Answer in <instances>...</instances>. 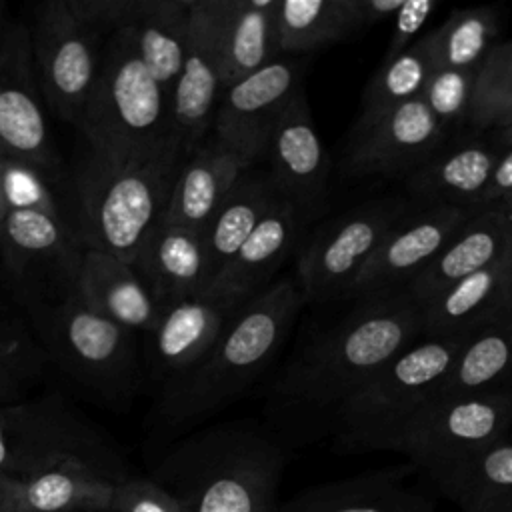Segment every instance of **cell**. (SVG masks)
I'll return each instance as SVG.
<instances>
[{
    "label": "cell",
    "instance_id": "cell-1",
    "mask_svg": "<svg viewBox=\"0 0 512 512\" xmlns=\"http://www.w3.org/2000/svg\"><path fill=\"white\" fill-rule=\"evenodd\" d=\"M420 338V304L406 290L360 300L342 322L294 356L272 382L266 414L274 434L306 442L332 432L340 406Z\"/></svg>",
    "mask_w": 512,
    "mask_h": 512
},
{
    "label": "cell",
    "instance_id": "cell-2",
    "mask_svg": "<svg viewBox=\"0 0 512 512\" xmlns=\"http://www.w3.org/2000/svg\"><path fill=\"white\" fill-rule=\"evenodd\" d=\"M302 304L294 278H282L250 298L196 364L162 380L154 422L164 430H184L248 392L280 352Z\"/></svg>",
    "mask_w": 512,
    "mask_h": 512
},
{
    "label": "cell",
    "instance_id": "cell-3",
    "mask_svg": "<svg viewBox=\"0 0 512 512\" xmlns=\"http://www.w3.org/2000/svg\"><path fill=\"white\" fill-rule=\"evenodd\" d=\"M286 446L254 422H224L172 446L152 480L184 512H276Z\"/></svg>",
    "mask_w": 512,
    "mask_h": 512
},
{
    "label": "cell",
    "instance_id": "cell-4",
    "mask_svg": "<svg viewBox=\"0 0 512 512\" xmlns=\"http://www.w3.org/2000/svg\"><path fill=\"white\" fill-rule=\"evenodd\" d=\"M184 158L180 146L140 160H108L92 152L78 176L76 234L84 248L130 264L162 224Z\"/></svg>",
    "mask_w": 512,
    "mask_h": 512
},
{
    "label": "cell",
    "instance_id": "cell-5",
    "mask_svg": "<svg viewBox=\"0 0 512 512\" xmlns=\"http://www.w3.org/2000/svg\"><path fill=\"white\" fill-rule=\"evenodd\" d=\"M76 126L92 152L108 160H140L178 146L170 98L144 66L128 28L102 44L100 66Z\"/></svg>",
    "mask_w": 512,
    "mask_h": 512
},
{
    "label": "cell",
    "instance_id": "cell-6",
    "mask_svg": "<svg viewBox=\"0 0 512 512\" xmlns=\"http://www.w3.org/2000/svg\"><path fill=\"white\" fill-rule=\"evenodd\" d=\"M470 338H420L384 364L338 410L332 432L342 450H394L430 402Z\"/></svg>",
    "mask_w": 512,
    "mask_h": 512
},
{
    "label": "cell",
    "instance_id": "cell-7",
    "mask_svg": "<svg viewBox=\"0 0 512 512\" xmlns=\"http://www.w3.org/2000/svg\"><path fill=\"white\" fill-rule=\"evenodd\" d=\"M28 312L48 362L110 404L132 398L138 378L132 330L94 312L78 296Z\"/></svg>",
    "mask_w": 512,
    "mask_h": 512
},
{
    "label": "cell",
    "instance_id": "cell-8",
    "mask_svg": "<svg viewBox=\"0 0 512 512\" xmlns=\"http://www.w3.org/2000/svg\"><path fill=\"white\" fill-rule=\"evenodd\" d=\"M66 460H84L118 480L130 476L110 440L62 394L0 404V474L24 480Z\"/></svg>",
    "mask_w": 512,
    "mask_h": 512
},
{
    "label": "cell",
    "instance_id": "cell-9",
    "mask_svg": "<svg viewBox=\"0 0 512 512\" xmlns=\"http://www.w3.org/2000/svg\"><path fill=\"white\" fill-rule=\"evenodd\" d=\"M510 430L512 394L428 402L404 430L396 452L446 494L482 452L508 440Z\"/></svg>",
    "mask_w": 512,
    "mask_h": 512
},
{
    "label": "cell",
    "instance_id": "cell-10",
    "mask_svg": "<svg viewBox=\"0 0 512 512\" xmlns=\"http://www.w3.org/2000/svg\"><path fill=\"white\" fill-rule=\"evenodd\" d=\"M84 244L64 216L10 210L0 228L2 266L28 310L76 296Z\"/></svg>",
    "mask_w": 512,
    "mask_h": 512
},
{
    "label": "cell",
    "instance_id": "cell-11",
    "mask_svg": "<svg viewBox=\"0 0 512 512\" xmlns=\"http://www.w3.org/2000/svg\"><path fill=\"white\" fill-rule=\"evenodd\" d=\"M412 208L404 198H382L322 226L298 254L294 282L302 300L348 298L380 242Z\"/></svg>",
    "mask_w": 512,
    "mask_h": 512
},
{
    "label": "cell",
    "instance_id": "cell-12",
    "mask_svg": "<svg viewBox=\"0 0 512 512\" xmlns=\"http://www.w3.org/2000/svg\"><path fill=\"white\" fill-rule=\"evenodd\" d=\"M28 34L46 102L76 124L98 74L100 38L72 16L66 0L38 4Z\"/></svg>",
    "mask_w": 512,
    "mask_h": 512
},
{
    "label": "cell",
    "instance_id": "cell-13",
    "mask_svg": "<svg viewBox=\"0 0 512 512\" xmlns=\"http://www.w3.org/2000/svg\"><path fill=\"white\" fill-rule=\"evenodd\" d=\"M298 88H302V64L290 56L276 58L222 92L210 136L234 152L246 168L260 166L274 126Z\"/></svg>",
    "mask_w": 512,
    "mask_h": 512
},
{
    "label": "cell",
    "instance_id": "cell-14",
    "mask_svg": "<svg viewBox=\"0 0 512 512\" xmlns=\"http://www.w3.org/2000/svg\"><path fill=\"white\" fill-rule=\"evenodd\" d=\"M472 212L448 204L414 206L380 242L354 282L348 300L360 302L406 290Z\"/></svg>",
    "mask_w": 512,
    "mask_h": 512
},
{
    "label": "cell",
    "instance_id": "cell-15",
    "mask_svg": "<svg viewBox=\"0 0 512 512\" xmlns=\"http://www.w3.org/2000/svg\"><path fill=\"white\" fill-rule=\"evenodd\" d=\"M218 0H192L188 44L170 96L172 136L184 156L204 144L224 92Z\"/></svg>",
    "mask_w": 512,
    "mask_h": 512
},
{
    "label": "cell",
    "instance_id": "cell-16",
    "mask_svg": "<svg viewBox=\"0 0 512 512\" xmlns=\"http://www.w3.org/2000/svg\"><path fill=\"white\" fill-rule=\"evenodd\" d=\"M0 156L42 172L54 166L50 130L34 86L30 34L20 24L8 26L0 40Z\"/></svg>",
    "mask_w": 512,
    "mask_h": 512
},
{
    "label": "cell",
    "instance_id": "cell-17",
    "mask_svg": "<svg viewBox=\"0 0 512 512\" xmlns=\"http://www.w3.org/2000/svg\"><path fill=\"white\" fill-rule=\"evenodd\" d=\"M266 162L280 198L310 222L328 194L330 158L316 132L304 88H298L276 122Z\"/></svg>",
    "mask_w": 512,
    "mask_h": 512
},
{
    "label": "cell",
    "instance_id": "cell-18",
    "mask_svg": "<svg viewBox=\"0 0 512 512\" xmlns=\"http://www.w3.org/2000/svg\"><path fill=\"white\" fill-rule=\"evenodd\" d=\"M444 134L446 126L426 102L410 100L354 136L346 170L358 178L410 174L440 152Z\"/></svg>",
    "mask_w": 512,
    "mask_h": 512
},
{
    "label": "cell",
    "instance_id": "cell-19",
    "mask_svg": "<svg viewBox=\"0 0 512 512\" xmlns=\"http://www.w3.org/2000/svg\"><path fill=\"white\" fill-rule=\"evenodd\" d=\"M424 338H474L512 320V254L420 304Z\"/></svg>",
    "mask_w": 512,
    "mask_h": 512
},
{
    "label": "cell",
    "instance_id": "cell-20",
    "mask_svg": "<svg viewBox=\"0 0 512 512\" xmlns=\"http://www.w3.org/2000/svg\"><path fill=\"white\" fill-rule=\"evenodd\" d=\"M512 254V202L488 204L452 234L434 262L406 288L424 304L446 286Z\"/></svg>",
    "mask_w": 512,
    "mask_h": 512
},
{
    "label": "cell",
    "instance_id": "cell-21",
    "mask_svg": "<svg viewBox=\"0 0 512 512\" xmlns=\"http://www.w3.org/2000/svg\"><path fill=\"white\" fill-rule=\"evenodd\" d=\"M306 222L288 200L278 198L204 294L234 308L244 306L270 286V278L296 246Z\"/></svg>",
    "mask_w": 512,
    "mask_h": 512
},
{
    "label": "cell",
    "instance_id": "cell-22",
    "mask_svg": "<svg viewBox=\"0 0 512 512\" xmlns=\"http://www.w3.org/2000/svg\"><path fill=\"white\" fill-rule=\"evenodd\" d=\"M416 468L394 464L306 488L276 512H428L432 502L406 486Z\"/></svg>",
    "mask_w": 512,
    "mask_h": 512
},
{
    "label": "cell",
    "instance_id": "cell-23",
    "mask_svg": "<svg viewBox=\"0 0 512 512\" xmlns=\"http://www.w3.org/2000/svg\"><path fill=\"white\" fill-rule=\"evenodd\" d=\"M130 266L160 312L208 288L202 234L186 228L162 222Z\"/></svg>",
    "mask_w": 512,
    "mask_h": 512
},
{
    "label": "cell",
    "instance_id": "cell-24",
    "mask_svg": "<svg viewBox=\"0 0 512 512\" xmlns=\"http://www.w3.org/2000/svg\"><path fill=\"white\" fill-rule=\"evenodd\" d=\"M236 310L208 294L164 308L148 332L158 378L166 380L196 364L218 340Z\"/></svg>",
    "mask_w": 512,
    "mask_h": 512
},
{
    "label": "cell",
    "instance_id": "cell-25",
    "mask_svg": "<svg viewBox=\"0 0 512 512\" xmlns=\"http://www.w3.org/2000/svg\"><path fill=\"white\" fill-rule=\"evenodd\" d=\"M246 170L240 158L208 136L184 158L172 186L164 224L204 234L218 206Z\"/></svg>",
    "mask_w": 512,
    "mask_h": 512
},
{
    "label": "cell",
    "instance_id": "cell-26",
    "mask_svg": "<svg viewBox=\"0 0 512 512\" xmlns=\"http://www.w3.org/2000/svg\"><path fill=\"white\" fill-rule=\"evenodd\" d=\"M76 296L94 312L132 332L148 334L160 316L158 306L134 268L116 256L92 248L84 250Z\"/></svg>",
    "mask_w": 512,
    "mask_h": 512
},
{
    "label": "cell",
    "instance_id": "cell-27",
    "mask_svg": "<svg viewBox=\"0 0 512 512\" xmlns=\"http://www.w3.org/2000/svg\"><path fill=\"white\" fill-rule=\"evenodd\" d=\"M278 198L280 194L266 168L252 166L238 176L202 234L208 288Z\"/></svg>",
    "mask_w": 512,
    "mask_h": 512
},
{
    "label": "cell",
    "instance_id": "cell-28",
    "mask_svg": "<svg viewBox=\"0 0 512 512\" xmlns=\"http://www.w3.org/2000/svg\"><path fill=\"white\" fill-rule=\"evenodd\" d=\"M276 4L278 0H218L224 90L282 56Z\"/></svg>",
    "mask_w": 512,
    "mask_h": 512
},
{
    "label": "cell",
    "instance_id": "cell-29",
    "mask_svg": "<svg viewBox=\"0 0 512 512\" xmlns=\"http://www.w3.org/2000/svg\"><path fill=\"white\" fill-rule=\"evenodd\" d=\"M498 154L484 142H464L438 152L408 174V192L422 206L448 204L478 210Z\"/></svg>",
    "mask_w": 512,
    "mask_h": 512
},
{
    "label": "cell",
    "instance_id": "cell-30",
    "mask_svg": "<svg viewBox=\"0 0 512 512\" xmlns=\"http://www.w3.org/2000/svg\"><path fill=\"white\" fill-rule=\"evenodd\" d=\"M116 482L84 460H66L16 480V506L18 512H112Z\"/></svg>",
    "mask_w": 512,
    "mask_h": 512
},
{
    "label": "cell",
    "instance_id": "cell-31",
    "mask_svg": "<svg viewBox=\"0 0 512 512\" xmlns=\"http://www.w3.org/2000/svg\"><path fill=\"white\" fill-rule=\"evenodd\" d=\"M192 0H136L128 30L136 50L168 98L182 70Z\"/></svg>",
    "mask_w": 512,
    "mask_h": 512
},
{
    "label": "cell",
    "instance_id": "cell-32",
    "mask_svg": "<svg viewBox=\"0 0 512 512\" xmlns=\"http://www.w3.org/2000/svg\"><path fill=\"white\" fill-rule=\"evenodd\" d=\"M476 394H512V320L470 338L430 402Z\"/></svg>",
    "mask_w": 512,
    "mask_h": 512
},
{
    "label": "cell",
    "instance_id": "cell-33",
    "mask_svg": "<svg viewBox=\"0 0 512 512\" xmlns=\"http://www.w3.org/2000/svg\"><path fill=\"white\" fill-rule=\"evenodd\" d=\"M500 14L492 6L460 8L422 38L432 68L478 72L488 52L496 46Z\"/></svg>",
    "mask_w": 512,
    "mask_h": 512
},
{
    "label": "cell",
    "instance_id": "cell-34",
    "mask_svg": "<svg viewBox=\"0 0 512 512\" xmlns=\"http://www.w3.org/2000/svg\"><path fill=\"white\" fill-rule=\"evenodd\" d=\"M432 60L424 38L412 42L404 52L390 60H382L376 74L370 78L360 104V114L354 124V136L366 132L380 118L398 106L422 98L426 82L432 74Z\"/></svg>",
    "mask_w": 512,
    "mask_h": 512
},
{
    "label": "cell",
    "instance_id": "cell-35",
    "mask_svg": "<svg viewBox=\"0 0 512 512\" xmlns=\"http://www.w3.org/2000/svg\"><path fill=\"white\" fill-rule=\"evenodd\" d=\"M358 32L350 0H278L280 54H302Z\"/></svg>",
    "mask_w": 512,
    "mask_h": 512
},
{
    "label": "cell",
    "instance_id": "cell-36",
    "mask_svg": "<svg viewBox=\"0 0 512 512\" xmlns=\"http://www.w3.org/2000/svg\"><path fill=\"white\" fill-rule=\"evenodd\" d=\"M464 512H512V442L482 452L448 488Z\"/></svg>",
    "mask_w": 512,
    "mask_h": 512
},
{
    "label": "cell",
    "instance_id": "cell-37",
    "mask_svg": "<svg viewBox=\"0 0 512 512\" xmlns=\"http://www.w3.org/2000/svg\"><path fill=\"white\" fill-rule=\"evenodd\" d=\"M34 334L20 322L0 316V404L28 398L48 368Z\"/></svg>",
    "mask_w": 512,
    "mask_h": 512
},
{
    "label": "cell",
    "instance_id": "cell-38",
    "mask_svg": "<svg viewBox=\"0 0 512 512\" xmlns=\"http://www.w3.org/2000/svg\"><path fill=\"white\" fill-rule=\"evenodd\" d=\"M512 116V40L496 44L476 72L470 124L502 128Z\"/></svg>",
    "mask_w": 512,
    "mask_h": 512
},
{
    "label": "cell",
    "instance_id": "cell-39",
    "mask_svg": "<svg viewBox=\"0 0 512 512\" xmlns=\"http://www.w3.org/2000/svg\"><path fill=\"white\" fill-rule=\"evenodd\" d=\"M474 82L476 72L434 68L422 92V100L444 126L470 120Z\"/></svg>",
    "mask_w": 512,
    "mask_h": 512
},
{
    "label": "cell",
    "instance_id": "cell-40",
    "mask_svg": "<svg viewBox=\"0 0 512 512\" xmlns=\"http://www.w3.org/2000/svg\"><path fill=\"white\" fill-rule=\"evenodd\" d=\"M2 188L8 210H32L62 216L46 172L28 162L2 156Z\"/></svg>",
    "mask_w": 512,
    "mask_h": 512
},
{
    "label": "cell",
    "instance_id": "cell-41",
    "mask_svg": "<svg viewBox=\"0 0 512 512\" xmlns=\"http://www.w3.org/2000/svg\"><path fill=\"white\" fill-rule=\"evenodd\" d=\"M112 512H184L180 500L150 476H126L116 482Z\"/></svg>",
    "mask_w": 512,
    "mask_h": 512
},
{
    "label": "cell",
    "instance_id": "cell-42",
    "mask_svg": "<svg viewBox=\"0 0 512 512\" xmlns=\"http://www.w3.org/2000/svg\"><path fill=\"white\" fill-rule=\"evenodd\" d=\"M72 16L98 38L130 26L136 0H66Z\"/></svg>",
    "mask_w": 512,
    "mask_h": 512
},
{
    "label": "cell",
    "instance_id": "cell-43",
    "mask_svg": "<svg viewBox=\"0 0 512 512\" xmlns=\"http://www.w3.org/2000/svg\"><path fill=\"white\" fill-rule=\"evenodd\" d=\"M436 8H438L436 0H404V4L394 16V28H392V36H390L384 60H390L400 52H404Z\"/></svg>",
    "mask_w": 512,
    "mask_h": 512
},
{
    "label": "cell",
    "instance_id": "cell-44",
    "mask_svg": "<svg viewBox=\"0 0 512 512\" xmlns=\"http://www.w3.org/2000/svg\"><path fill=\"white\" fill-rule=\"evenodd\" d=\"M496 202H512V146H504L498 154L486 190L478 202V210Z\"/></svg>",
    "mask_w": 512,
    "mask_h": 512
},
{
    "label": "cell",
    "instance_id": "cell-45",
    "mask_svg": "<svg viewBox=\"0 0 512 512\" xmlns=\"http://www.w3.org/2000/svg\"><path fill=\"white\" fill-rule=\"evenodd\" d=\"M404 0H350L356 30H364L376 22L394 18Z\"/></svg>",
    "mask_w": 512,
    "mask_h": 512
},
{
    "label": "cell",
    "instance_id": "cell-46",
    "mask_svg": "<svg viewBox=\"0 0 512 512\" xmlns=\"http://www.w3.org/2000/svg\"><path fill=\"white\" fill-rule=\"evenodd\" d=\"M0 512H18L16 480L0 474Z\"/></svg>",
    "mask_w": 512,
    "mask_h": 512
},
{
    "label": "cell",
    "instance_id": "cell-47",
    "mask_svg": "<svg viewBox=\"0 0 512 512\" xmlns=\"http://www.w3.org/2000/svg\"><path fill=\"white\" fill-rule=\"evenodd\" d=\"M8 204H6V198H4V188H2V156H0V228L8 216Z\"/></svg>",
    "mask_w": 512,
    "mask_h": 512
},
{
    "label": "cell",
    "instance_id": "cell-48",
    "mask_svg": "<svg viewBox=\"0 0 512 512\" xmlns=\"http://www.w3.org/2000/svg\"><path fill=\"white\" fill-rule=\"evenodd\" d=\"M498 132H500V142H502L504 146H512V118H510V122H508L504 128H500Z\"/></svg>",
    "mask_w": 512,
    "mask_h": 512
},
{
    "label": "cell",
    "instance_id": "cell-49",
    "mask_svg": "<svg viewBox=\"0 0 512 512\" xmlns=\"http://www.w3.org/2000/svg\"><path fill=\"white\" fill-rule=\"evenodd\" d=\"M6 30H8V24H6V14H4V4H0V40L6 34Z\"/></svg>",
    "mask_w": 512,
    "mask_h": 512
},
{
    "label": "cell",
    "instance_id": "cell-50",
    "mask_svg": "<svg viewBox=\"0 0 512 512\" xmlns=\"http://www.w3.org/2000/svg\"><path fill=\"white\" fill-rule=\"evenodd\" d=\"M2 314H4V308H2V304H0V316H2Z\"/></svg>",
    "mask_w": 512,
    "mask_h": 512
},
{
    "label": "cell",
    "instance_id": "cell-51",
    "mask_svg": "<svg viewBox=\"0 0 512 512\" xmlns=\"http://www.w3.org/2000/svg\"><path fill=\"white\" fill-rule=\"evenodd\" d=\"M510 118H512V116H510ZM510 118H508V120H506V124H508V122H510ZM506 124H504V126H506ZM504 126H502V128H504Z\"/></svg>",
    "mask_w": 512,
    "mask_h": 512
},
{
    "label": "cell",
    "instance_id": "cell-52",
    "mask_svg": "<svg viewBox=\"0 0 512 512\" xmlns=\"http://www.w3.org/2000/svg\"><path fill=\"white\" fill-rule=\"evenodd\" d=\"M428 512H432V510H428Z\"/></svg>",
    "mask_w": 512,
    "mask_h": 512
}]
</instances>
